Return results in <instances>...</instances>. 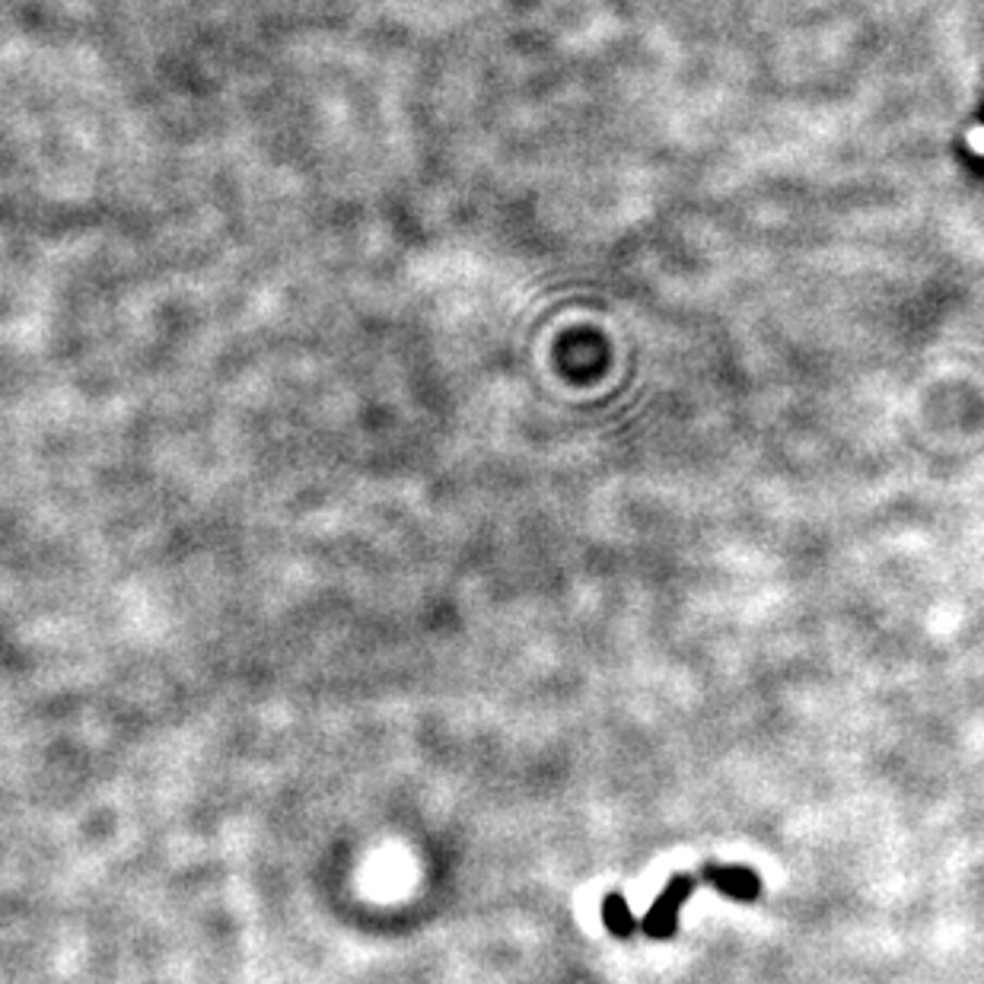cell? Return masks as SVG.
<instances>
[{
	"label": "cell",
	"instance_id": "1",
	"mask_svg": "<svg viewBox=\"0 0 984 984\" xmlns=\"http://www.w3.org/2000/svg\"><path fill=\"white\" fill-rule=\"evenodd\" d=\"M701 883H707L704 873H697V876H685V873L672 876L669 886L659 892V899L651 904L647 918L641 921V934L654 937V940H669L676 934V927H679V908H682V902L695 892Z\"/></svg>",
	"mask_w": 984,
	"mask_h": 984
},
{
	"label": "cell",
	"instance_id": "2",
	"mask_svg": "<svg viewBox=\"0 0 984 984\" xmlns=\"http://www.w3.org/2000/svg\"><path fill=\"white\" fill-rule=\"evenodd\" d=\"M707 876L710 886H717L724 896L737 899V902H755L762 896V879L745 870V866H717V863H707L701 870Z\"/></svg>",
	"mask_w": 984,
	"mask_h": 984
},
{
	"label": "cell",
	"instance_id": "3",
	"mask_svg": "<svg viewBox=\"0 0 984 984\" xmlns=\"http://www.w3.org/2000/svg\"><path fill=\"white\" fill-rule=\"evenodd\" d=\"M603 921H606V927H609L616 937H621V940H628V937H634V934L641 931V921L631 914V908H628V902H624L618 892L603 899Z\"/></svg>",
	"mask_w": 984,
	"mask_h": 984
},
{
	"label": "cell",
	"instance_id": "4",
	"mask_svg": "<svg viewBox=\"0 0 984 984\" xmlns=\"http://www.w3.org/2000/svg\"><path fill=\"white\" fill-rule=\"evenodd\" d=\"M969 144H972L975 154H982L984 157V127H972V131H969Z\"/></svg>",
	"mask_w": 984,
	"mask_h": 984
}]
</instances>
